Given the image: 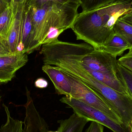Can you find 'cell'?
<instances>
[{
	"label": "cell",
	"mask_w": 132,
	"mask_h": 132,
	"mask_svg": "<svg viewBox=\"0 0 132 132\" xmlns=\"http://www.w3.org/2000/svg\"><path fill=\"white\" fill-rule=\"evenodd\" d=\"M119 64L132 71V52H129L118 60Z\"/></svg>",
	"instance_id": "17"
},
{
	"label": "cell",
	"mask_w": 132,
	"mask_h": 132,
	"mask_svg": "<svg viewBox=\"0 0 132 132\" xmlns=\"http://www.w3.org/2000/svg\"><path fill=\"white\" fill-rule=\"evenodd\" d=\"M27 101L25 104V117L23 132H47L49 131L48 124L36 108L30 92L26 87Z\"/></svg>",
	"instance_id": "6"
},
{
	"label": "cell",
	"mask_w": 132,
	"mask_h": 132,
	"mask_svg": "<svg viewBox=\"0 0 132 132\" xmlns=\"http://www.w3.org/2000/svg\"><path fill=\"white\" fill-rule=\"evenodd\" d=\"M28 61V54L17 52L0 56V82L11 80L15 72Z\"/></svg>",
	"instance_id": "5"
},
{
	"label": "cell",
	"mask_w": 132,
	"mask_h": 132,
	"mask_svg": "<svg viewBox=\"0 0 132 132\" xmlns=\"http://www.w3.org/2000/svg\"><path fill=\"white\" fill-rule=\"evenodd\" d=\"M47 132H59V131L57 130V131H48Z\"/></svg>",
	"instance_id": "25"
},
{
	"label": "cell",
	"mask_w": 132,
	"mask_h": 132,
	"mask_svg": "<svg viewBox=\"0 0 132 132\" xmlns=\"http://www.w3.org/2000/svg\"><path fill=\"white\" fill-rule=\"evenodd\" d=\"M73 0H27L26 5L29 7L39 8L47 2H53L56 3H65Z\"/></svg>",
	"instance_id": "16"
},
{
	"label": "cell",
	"mask_w": 132,
	"mask_h": 132,
	"mask_svg": "<svg viewBox=\"0 0 132 132\" xmlns=\"http://www.w3.org/2000/svg\"><path fill=\"white\" fill-rule=\"evenodd\" d=\"M48 85L47 81L42 78H38L35 82V86L38 88H46L48 87Z\"/></svg>",
	"instance_id": "19"
},
{
	"label": "cell",
	"mask_w": 132,
	"mask_h": 132,
	"mask_svg": "<svg viewBox=\"0 0 132 132\" xmlns=\"http://www.w3.org/2000/svg\"><path fill=\"white\" fill-rule=\"evenodd\" d=\"M3 106L7 115V120L6 123L1 126L0 132H23L24 122L12 118L8 107L4 104Z\"/></svg>",
	"instance_id": "12"
},
{
	"label": "cell",
	"mask_w": 132,
	"mask_h": 132,
	"mask_svg": "<svg viewBox=\"0 0 132 132\" xmlns=\"http://www.w3.org/2000/svg\"><path fill=\"white\" fill-rule=\"evenodd\" d=\"M60 70L65 74L71 85V95L70 97L102 112L117 123L123 124L114 109L102 98L76 78Z\"/></svg>",
	"instance_id": "3"
},
{
	"label": "cell",
	"mask_w": 132,
	"mask_h": 132,
	"mask_svg": "<svg viewBox=\"0 0 132 132\" xmlns=\"http://www.w3.org/2000/svg\"><path fill=\"white\" fill-rule=\"evenodd\" d=\"M5 2H6L8 4H9V3H11V2H12V1H14V0H5Z\"/></svg>",
	"instance_id": "24"
},
{
	"label": "cell",
	"mask_w": 132,
	"mask_h": 132,
	"mask_svg": "<svg viewBox=\"0 0 132 132\" xmlns=\"http://www.w3.org/2000/svg\"><path fill=\"white\" fill-rule=\"evenodd\" d=\"M90 121L88 119L74 113L68 118L59 120V132H83L86 124Z\"/></svg>",
	"instance_id": "9"
},
{
	"label": "cell",
	"mask_w": 132,
	"mask_h": 132,
	"mask_svg": "<svg viewBox=\"0 0 132 132\" xmlns=\"http://www.w3.org/2000/svg\"><path fill=\"white\" fill-rule=\"evenodd\" d=\"M130 48L129 44L122 36L114 33L100 49L117 58V56L122 55L126 50H129Z\"/></svg>",
	"instance_id": "11"
},
{
	"label": "cell",
	"mask_w": 132,
	"mask_h": 132,
	"mask_svg": "<svg viewBox=\"0 0 132 132\" xmlns=\"http://www.w3.org/2000/svg\"><path fill=\"white\" fill-rule=\"evenodd\" d=\"M119 0H80L81 12H85L99 8L105 5Z\"/></svg>",
	"instance_id": "15"
},
{
	"label": "cell",
	"mask_w": 132,
	"mask_h": 132,
	"mask_svg": "<svg viewBox=\"0 0 132 132\" xmlns=\"http://www.w3.org/2000/svg\"><path fill=\"white\" fill-rule=\"evenodd\" d=\"M9 53H10L8 52L2 43L0 41V56Z\"/></svg>",
	"instance_id": "21"
},
{
	"label": "cell",
	"mask_w": 132,
	"mask_h": 132,
	"mask_svg": "<svg viewBox=\"0 0 132 132\" xmlns=\"http://www.w3.org/2000/svg\"><path fill=\"white\" fill-rule=\"evenodd\" d=\"M118 75L132 98V71L118 63Z\"/></svg>",
	"instance_id": "14"
},
{
	"label": "cell",
	"mask_w": 132,
	"mask_h": 132,
	"mask_svg": "<svg viewBox=\"0 0 132 132\" xmlns=\"http://www.w3.org/2000/svg\"><path fill=\"white\" fill-rule=\"evenodd\" d=\"M129 129L130 132H132V120L131 122V124H130V125H129Z\"/></svg>",
	"instance_id": "23"
},
{
	"label": "cell",
	"mask_w": 132,
	"mask_h": 132,
	"mask_svg": "<svg viewBox=\"0 0 132 132\" xmlns=\"http://www.w3.org/2000/svg\"><path fill=\"white\" fill-rule=\"evenodd\" d=\"M80 5V0H73L65 3L50 2L39 8L29 7L32 29L27 54L57 40L61 33L71 28Z\"/></svg>",
	"instance_id": "1"
},
{
	"label": "cell",
	"mask_w": 132,
	"mask_h": 132,
	"mask_svg": "<svg viewBox=\"0 0 132 132\" xmlns=\"http://www.w3.org/2000/svg\"><path fill=\"white\" fill-rule=\"evenodd\" d=\"M42 70L48 76L53 83L56 91L58 94L71 96V85L65 74L57 67L44 65Z\"/></svg>",
	"instance_id": "8"
},
{
	"label": "cell",
	"mask_w": 132,
	"mask_h": 132,
	"mask_svg": "<svg viewBox=\"0 0 132 132\" xmlns=\"http://www.w3.org/2000/svg\"><path fill=\"white\" fill-rule=\"evenodd\" d=\"M119 19L132 26V10L123 15Z\"/></svg>",
	"instance_id": "20"
},
{
	"label": "cell",
	"mask_w": 132,
	"mask_h": 132,
	"mask_svg": "<svg viewBox=\"0 0 132 132\" xmlns=\"http://www.w3.org/2000/svg\"><path fill=\"white\" fill-rule=\"evenodd\" d=\"M60 101L72 108L74 113L88 119L90 121L98 122L113 132H130L129 127L117 123L102 112L71 97L64 96Z\"/></svg>",
	"instance_id": "4"
},
{
	"label": "cell",
	"mask_w": 132,
	"mask_h": 132,
	"mask_svg": "<svg viewBox=\"0 0 132 132\" xmlns=\"http://www.w3.org/2000/svg\"><path fill=\"white\" fill-rule=\"evenodd\" d=\"M19 5L14 19L5 38H0V41L10 53L18 52L20 46L23 22L24 11L26 3L21 4L19 1Z\"/></svg>",
	"instance_id": "7"
},
{
	"label": "cell",
	"mask_w": 132,
	"mask_h": 132,
	"mask_svg": "<svg viewBox=\"0 0 132 132\" xmlns=\"http://www.w3.org/2000/svg\"><path fill=\"white\" fill-rule=\"evenodd\" d=\"M26 1L27 0H19V1L21 4H25V3H26Z\"/></svg>",
	"instance_id": "22"
},
{
	"label": "cell",
	"mask_w": 132,
	"mask_h": 132,
	"mask_svg": "<svg viewBox=\"0 0 132 132\" xmlns=\"http://www.w3.org/2000/svg\"><path fill=\"white\" fill-rule=\"evenodd\" d=\"M19 1L15 0L8 4L0 14V38H5L7 35L17 12Z\"/></svg>",
	"instance_id": "10"
},
{
	"label": "cell",
	"mask_w": 132,
	"mask_h": 132,
	"mask_svg": "<svg viewBox=\"0 0 132 132\" xmlns=\"http://www.w3.org/2000/svg\"><path fill=\"white\" fill-rule=\"evenodd\" d=\"M132 10L131 0H119L79 13L71 29L77 40L100 49L114 34V27L118 19Z\"/></svg>",
	"instance_id": "2"
},
{
	"label": "cell",
	"mask_w": 132,
	"mask_h": 132,
	"mask_svg": "<svg viewBox=\"0 0 132 132\" xmlns=\"http://www.w3.org/2000/svg\"><path fill=\"white\" fill-rule=\"evenodd\" d=\"M104 126L101 124L92 121L85 132H104Z\"/></svg>",
	"instance_id": "18"
},
{
	"label": "cell",
	"mask_w": 132,
	"mask_h": 132,
	"mask_svg": "<svg viewBox=\"0 0 132 132\" xmlns=\"http://www.w3.org/2000/svg\"><path fill=\"white\" fill-rule=\"evenodd\" d=\"M114 31V33L120 35L127 41L131 46L129 52H132V26L118 19Z\"/></svg>",
	"instance_id": "13"
}]
</instances>
